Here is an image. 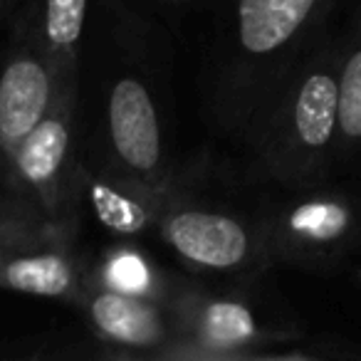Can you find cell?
Returning a JSON list of instances; mask_svg holds the SVG:
<instances>
[{
  "instance_id": "2",
  "label": "cell",
  "mask_w": 361,
  "mask_h": 361,
  "mask_svg": "<svg viewBox=\"0 0 361 361\" xmlns=\"http://www.w3.org/2000/svg\"><path fill=\"white\" fill-rule=\"evenodd\" d=\"M341 37L324 35L245 136L255 171L287 188L322 186L339 149Z\"/></svg>"
},
{
  "instance_id": "7",
  "label": "cell",
  "mask_w": 361,
  "mask_h": 361,
  "mask_svg": "<svg viewBox=\"0 0 361 361\" xmlns=\"http://www.w3.org/2000/svg\"><path fill=\"white\" fill-rule=\"evenodd\" d=\"M104 169L149 180L156 186H173L166 156L164 119L149 82L136 70L119 72L109 82L102 116Z\"/></svg>"
},
{
  "instance_id": "16",
  "label": "cell",
  "mask_w": 361,
  "mask_h": 361,
  "mask_svg": "<svg viewBox=\"0 0 361 361\" xmlns=\"http://www.w3.org/2000/svg\"><path fill=\"white\" fill-rule=\"evenodd\" d=\"M186 3H191V0H176V6H186Z\"/></svg>"
},
{
  "instance_id": "8",
  "label": "cell",
  "mask_w": 361,
  "mask_h": 361,
  "mask_svg": "<svg viewBox=\"0 0 361 361\" xmlns=\"http://www.w3.org/2000/svg\"><path fill=\"white\" fill-rule=\"evenodd\" d=\"M92 280L75 231L25 223L0 231V290L80 305Z\"/></svg>"
},
{
  "instance_id": "13",
  "label": "cell",
  "mask_w": 361,
  "mask_h": 361,
  "mask_svg": "<svg viewBox=\"0 0 361 361\" xmlns=\"http://www.w3.org/2000/svg\"><path fill=\"white\" fill-rule=\"evenodd\" d=\"M90 0H40L35 13L37 35L65 77H80V47Z\"/></svg>"
},
{
  "instance_id": "1",
  "label": "cell",
  "mask_w": 361,
  "mask_h": 361,
  "mask_svg": "<svg viewBox=\"0 0 361 361\" xmlns=\"http://www.w3.org/2000/svg\"><path fill=\"white\" fill-rule=\"evenodd\" d=\"M336 0H235L206 65L203 102L216 129L245 139L295 67L326 35Z\"/></svg>"
},
{
  "instance_id": "12",
  "label": "cell",
  "mask_w": 361,
  "mask_h": 361,
  "mask_svg": "<svg viewBox=\"0 0 361 361\" xmlns=\"http://www.w3.org/2000/svg\"><path fill=\"white\" fill-rule=\"evenodd\" d=\"M361 159V6L341 35L339 55V149L336 164Z\"/></svg>"
},
{
  "instance_id": "10",
  "label": "cell",
  "mask_w": 361,
  "mask_h": 361,
  "mask_svg": "<svg viewBox=\"0 0 361 361\" xmlns=\"http://www.w3.org/2000/svg\"><path fill=\"white\" fill-rule=\"evenodd\" d=\"M97 339L134 356L161 359L173 344V322L164 297L114 287L92 275L80 305Z\"/></svg>"
},
{
  "instance_id": "17",
  "label": "cell",
  "mask_w": 361,
  "mask_h": 361,
  "mask_svg": "<svg viewBox=\"0 0 361 361\" xmlns=\"http://www.w3.org/2000/svg\"><path fill=\"white\" fill-rule=\"evenodd\" d=\"M171 3H176V0H171Z\"/></svg>"
},
{
  "instance_id": "14",
  "label": "cell",
  "mask_w": 361,
  "mask_h": 361,
  "mask_svg": "<svg viewBox=\"0 0 361 361\" xmlns=\"http://www.w3.org/2000/svg\"><path fill=\"white\" fill-rule=\"evenodd\" d=\"M25 223H42L23 206L16 188L11 183V171H8V159L0 151V231L13 226H25Z\"/></svg>"
},
{
  "instance_id": "9",
  "label": "cell",
  "mask_w": 361,
  "mask_h": 361,
  "mask_svg": "<svg viewBox=\"0 0 361 361\" xmlns=\"http://www.w3.org/2000/svg\"><path fill=\"white\" fill-rule=\"evenodd\" d=\"M23 35L11 45L0 67V151H13L55 106L57 97L80 77H65L37 35L35 11L23 23Z\"/></svg>"
},
{
  "instance_id": "15",
  "label": "cell",
  "mask_w": 361,
  "mask_h": 361,
  "mask_svg": "<svg viewBox=\"0 0 361 361\" xmlns=\"http://www.w3.org/2000/svg\"><path fill=\"white\" fill-rule=\"evenodd\" d=\"M18 3H20V0H0V23L8 20V16H11Z\"/></svg>"
},
{
  "instance_id": "5",
  "label": "cell",
  "mask_w": 361,
  "mask_h": 361,
  "mask_svg": "<svg viewBox=\"0 0 361 361\" xmlns=\"http://www.w3.org/2000/svg\"><path fill=\"white\" fill-rule=\"evenodd\" d=\"M80 85L57 97L47 116L8 151V171L23 206L47 226L77 233L82 203V166L75 144V109Z\"/></svg>"
},
{
  "instance_id": "3",
  "label": "cell",
  "mask_w": 361,
  "mask_h": 361,
  "mask_svg": "<svg viewBox=\"0 0 361 361\" xmlns=\"http://www.w3.org/2000/svg\"><path fill=\"white\" fill-rule=\"evenodd\" d=\"M173 344L161 359H260L272 346L297 344L302 329L285 312L245 292L173 287L166 295Z\"/></svg>"
},
{
  "instance_id": "6",
  "label": "cell",
  "mask_w": 361,
  "mask_h": 361,
  "mask_svg": "<svg viewBox=\"0 0 361 361\" xmlns=\"http://www.w3.org/2000/svg\"><path fill=\"white\" fill-rule=\"evenodd\" d=\"M164 243L201 272L252 275L270 267L260 218L196 201L176 188L159 223Z\"/></svg>"
},
{
  "instance_id": "11",
  "label": "cell",
  "mask_w": 361,
  "mask_h": 361,
  "mask_svg": "<svg viewBox=\"0 0 361 361\" xmlns=\"http://www.w3.org/2000/svg\"><path fill=\"white\" fill-rule=\"evenodd\" d=\"M173 186H156L134 176L109 171L99 166L97 171L82 166V198H87L99 218V223L119 235H141L159 231L161 216L169 206Z\"/></svg>"
},
{
  "instance_id": "4",
  "label": "cell",
  "mask_w": 361,
  "mask_h": 361,
  "mask_svg": "<svg viewBox=\"0 0 361 361\" xmlns=\"http://www.w3.org/2000/svg\"><path fill=\"white\" fill-rule=\"evenodd\" d=\"M257 218L272 265L336 272L361 255V193L324 183L292 188Z\"/></svg>"
}]
</instances>
